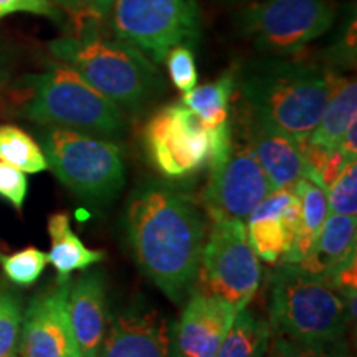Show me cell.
Masks as SVG:
<instances>
[{
  "mask_svg": "<svg viewBox=\"0 0 357 357\" xmlns=\"http://www.w3.org/2000/svg\"><path fill=\"white\" fill-rule=\"evenodd\" d=\"M144 149L151 166L167 178L190 177L208 166V131L184 102H171L144 126Z\"/></svg>",
  "mask_w": 357,
  "mask_h": 357,
  "instance_id": "30bf717a",
  "label": "cell"
},
{
  "mask_svg": "<svg viewBox=\"0 0 357 357\" xmlns=\"http://www.w3.org/2000/svg\"><path fill=\"white\" fill-rule=\"evenodd\" d=\"M124 229L142 273L172 303L184 301L195 284L205 243L197 204L167 182L146 181L129 195Z\"/></svg>",
  "mask_w": 357,
  "mask_h": 357,
  "instance_id": "6da1fadb",
  "label": "cell"
},
{
  "mask_svg": "<svg viewBox=\"0 0 357 357\" xmlns=\"http://www.w3.org/2000/svg\"><path fill=\"white\" fill-rule=\"evenodd\" d=\"M266 357H281V356H278V354H276V352H273V354H270V356H266Z\"/></svg>",
  "mask_w": 357,
  "mask_h": 357,
  "instance_id": "74e56055",
  "label": "cell"
},
{
  "mask_svg": "<svg viewBox=\"0 0 357 357\" xmlns=\"http://www.w3.org/2000/svg\"><path fill=\"white\" fill-rule=\"evenodd\" d=\"M271 337L268 321L243 307L236 312L215 357H266Z\"/></svg>",
  "mask_w": 357,
  "mask_h": 357,
  "instance_id": "603a6c76",
  "label": "cell"
},
{
  "mask_svg": "<svg viewBox=\"0 0 357 357\" xmlns=\"http://www.w3.org/2000/svg\"><path fill=\"white\" fill-rule=\"evenodd\" d=\"M331 58L337 65L351 66L356 61V10L346 12L344 20L339 26V37L331 48Z\"/></svg>",
  "mask_w": 357,
  "mask_h": 357,
  "instance_id": "f546056e",
  "label": "cell"
},
{
  "mask_svg": "<svg viewBox=\"0 0 357 357\" xmlns=\"http://www.w3.org/2000/svg\"><path fill=\"white\" fill-rule=\"evenodd\" d=\"M24 303L22 296L0 281V357H19Z\"/></svg>",
  "mask_w": 357,
  "mask_h": 357,
  "instance_id": "d4e9b609",
  "label": "cell"
},
{
  "mask_svg": "<svg viewBox=\"0 0 357 357\" xmlns=\"http://www.w3.org/2000/svg\"><path fill=\"white\" fill-rule=\"evenodd\" d=\"M245 141L252 147L273 189H294L296 182L305 177L303 139L248 114Z\"/></svg>",
  "mask_w": 357,
  "mask_h": 357,
  "instance_id": "e0dca14e",
  "label": "cell"
},
{
  "mask_svg": "<svg viewBox=\"0 0 357 357\" xmlns=\"http://www.w3.org/2000/svg\"><path fill=\"white\" fill-rule=\"evenodd\" d=\"M164 61L167 65L169 77H171L177 89H181L182 93H187L192 88L197 86V65H195V55L189 45H176V47H172L167 52Z\"/></svg>",
  "mask_w": 357,
  "mask_h": 357,
  "instance_id": "83f0119b",
  "label": "cell"
},
{
  "mask_svg": "<svg viewBox=\"0 0 357 357\" xmlns=\"http://www.w3.org/2000/svg\"><path fill=\"white\" fill-rule=\"evenodd\" d=\"M48 263V253L37 247H26L10 255L0 252V268L15 287H32L37 283Z\"/></svg>",
  "mask_w": 357,
  "mask_h": 357,
  "instance_id": "484cf974",
  "label": "cell"
},
{
  "mask_svg": "<svg viewBox=\"0 0 357 357\" xmlns=\"http://www.w3.org/2000/svg\"><path fill=\"white\" fill-rule=\"evenodd\" d=\"M329 212L339 215H357V160H349L333 185L328 189Z\"/></svg>",
  "mask_w": 357,
  "mask_h": 357,
  "instance_id": "4316f807",
  "label": "cell"
},
{
  "mask_svg": "<svg viewBox=\"0 0 357 357\" xmlns=\"http://www.w3.org/2000/svg\"><path fill=\"white\" fill-rule=\"evenodd\" d=\"M336 83L323 66L284 56H263L236 70L247 113L296 139H307L318 126Z\"/></svg>",
  "mask_w": 357,
  "mask_h": 357,
  "instance_id": "7a4b0ae2",
  "label": "cell"
},
{
  "mask_svg": "<svg viewBox=\"0 0 357 357\" xmlns=\"http://www.w3.org/2000/svg\"><path fill=\"white\" fill-rule=\"evenodd\" d=\"M50 52L126 113H139L166 89L162 75L144 53L121 38L102 37L95 25L55 40Z\"/></svg>",
  "mask_w": 357,
  "mask_h": 357,
  "instance_id": "3957f363",
  "label": "cell"
},
{
  "mask_svg": "<svg viewBox=\"0 0 357 357\" xmlns=\"http://www.w3.org/2000/svg\"><path fill=\"white\" fill-rule=\"evenodd\" d=\"M37 136L48 169L73 194L98 205L119 197L126 185V164L118 142L56 126L38 128Z\"/></svg>",
  "mask_w": 357,
  "mask_h": 357,
  "instance_id": "8992f818",
  "label": "cell"
},
{
  "mask_svg": "<svg viewBox=\"0 0 357 357\" xmlns=\"http://www.w3.org/2000/svg\"><path fill=\"white\" fill-rule=\"evenodd\" d=\"M247 235L257 257L268 265L283 261L301 222V202L294 189H275L248 215Z\"/></svg>",
  "mask_w": 357,
  "mask_h": 357,
  "instance_id": "5bb4252c",
  "label": "cell"
},
{
  "mask_svg": "<svg viewBox=\"0 0 357 357\" xmlns=\"http://www.w3.org/2000/svg\"><path fill=\"white\" fill-rule=\"evenodd\" d=\"M26 194H29V178L25 172L0 160V199L20 212L24 208Z\"/></svg>",
  "mask_w": 357,
  "mask_h": 357,
  "instance_id": "f1b7e54d",
  "label": "cell"
},
{
  "mask_svg": "<svg viewBox=\"0 0 357 357\" xmlns=\"http://www.w3.org/2000/svg\"><path fill=\"white\" fill-rule=\"evenodd\" d=\"M356 116L357 84L354 79H337L318 126L307 136V142L328 151L337 149L346 129L356 121Z\"/></svg>",
  "mask_w": 357,
  "mask_h": 357,
  "instance_id": "44dd1931",
  "label": "cell"
},
{
  "mask_svg": "<svg viewBox=\"0 0 357 357\" xmlns=\"http://www.w3.org/2000/svg\"><path fill=\"white\" fill-rule=\"evenodd\" d=\"M270 324L273 336L305 346L349 351L347 316L341 291L324 276L296 263H281L270 276Z\"/></svg>",
  "mask_w": 357,
  "mask_h": 357,
  "instance_id": "277c9868",
  "label": "cell"
},
{
  "mask_svg": "<svg viewBox=\"0 0 357 357\" xmlns=\"http://www.w3.org/2000/svg\"><path fill=\"white\" fill-rule=\"evenodd\" d=\"M93 13H108L113 0H82Z\"/></svg>",
  "mask_w": 357,
  "mask_h": 357,
  "instance_id": "d590c367",
  "label": "cell"
},
{
  "mask_svg": "<svg viewBox=\"0 0 357 357\" xmlns=\"http://www.w3.org/2000/svg\"><path fill=\"white\" fill-rule=\"evenodd\" d=\"M189 294V301L174 328L177 356L215 357L238 311L222 298L195 288Z\"/></svg>",
  "mask_w": 357,
  "mask_h": 357,
  "instance_id": "9a60e30c",
  "label": "cell"
},
{
  "mask_svg": "<svg viewBox=\"0 0 357 357\" xmlns=\"http://www.w3.org/2000/svg\"><path fill=\"white\" fill-rule=\"evenodd\" d=\"M336 19L333 0H253L238 8L235 26L265 55L288 56L328 33Z\"/></svg>",
  "mask_w": 357,
  "mask_h": 357,
  "instance_id": "52a82bcc",
  "label": "cell"
},
{
  "mask_svg": "<svg viewBox=\"0 0 357 357\" xmlns=\"http://www.w3.org/2000/svg\"><path fill=\"white\" fill-rule=\"evenodd\" d=\"M0 160L25 174H38L48 169L38 142L13 124H0Z\"/></svg>",
  "mask_w": 357,
  "mask_h": 357,
  "instance_id": "cb8c5ba5",
  "label": "cell"
},
{
  "mask_svg": "<svg viewBox=\"0 0 357 357\" xmlns=\"http://www.w3.org/2000/svg\"><path fill=\"white\" fill-rule=\"evenodd\" d=\"M236 86V70H229L215 82L184 93L182 102L205 128L220 126L230 119V101Z\"/></svg>",
  "mask_w": 357,
  "mask_h": 357,
  "instance_id": "7402d4cb",
  "label": "cell"
},
{
  "mask_svg": "<svg viewBox=\"0 0 357 357\" xmlns=\"http://www.w3.org/2000/svg\"><path fill=\"white\" fill-rule=\"evenodd\" d=\"M294 192L301 202V222L293 247L283 263H300L310 255L329 215L328 192L316 182L303 177L294 185Z\"/></svg>",
  "mask_w": 357,
  "mask_h": 357,
  "instance_id": "ffe728a7",
  "label": "cell"
},
{
  "mask_svg": "<svg viewBox=\"0 0 357 357\" xmlns=\"http://www.w3.org/2000/svg\"><path fill=\"white\" fill-rule=\"evenodd\" d=\"M260 280L261 265L245 223L236 218H213L194 288L222 298L240 311L253 300Z\"/></svg>",
  "mask_w": 357,
  "mask_h": 357,
  "instance_id": "9c48e42d",
  "label": "cell"
},
{
  "mask_svg": "<svg viewBox=\"0 0 357 357\" xmlns=\"http://www.w3.org/2000/svg\"><path fill=\"white\" fill-rule=\"evenodd\" d=\"M48 234L52 240L48 261L56 270L58 280H70V275L75 271L88 270L106 258V252L91 250L82 242L71 229L70 215L66 212L53 213L48 218Z\"/></svg>",
  "mask_w": 357,
  "mask_h": 357,
  "instance_id": "d6986e66",
  "label": "cell"
},
{
  "mask_svg": "<svg viewBox=\"0 0 357 357\" xmlns=\"http://www.w3.org/2000/svg\"><path fill=\"white\" fill-rule=\"evenodd\" d=\"M275 344L273 352L281 357H352L351 351H337V349H324V347L305 346L300 342L289 341L287 337L273 336Z\"/></svg>",
  "mask_w": 357,
  "mask_h": 357,
  "instance_id": "4dcf8cb0",
  "label": "cell"
},
{
  "mask_svg": "<svg viewBox=\"0 0 357 357\" xmlns=\"http://www.w3.org/2000/svg\"><path fill=\"white\" fill-rule=\"evenodd\" d=\"M356 240L357 218L329 212L312 252L296 265L333 281L342 268L356 261Z\"/></svg>",
  "mask_w": 357,
  "mask_h": 357,
  "instance_id": "ac0fdd59",
  "label": "cell"
},
{
  "mask_svg": "<svg viewBox=\"0 0 357 357\" xmlns=\"http://www.w3.org/2000/svg\"><path fill=\"white\" fill-rule=\"evenodd\" d=\"M95 357H178L174 328L155 307L137 298L109 316Z\"/></svg>",
  "mask_w": 357,
  "mask_h": 357,
  "instance_id": "4fadbf2b",
  "label": "cell"
},
{
  "mask_svg": "<svg viewBox=\"0 0 357 357\" xmlns=\"http://www.w3.org/2000/svg\"><path fill=\"white\" fill-rule=\"evenodd\" d=\"M217 2L223 3V6H245V3L253 2V0H217Z\"/></svg>",
  "mask_w": 357,
  "mask_h": 357,
  "instance_id": "8d00e7d4",
  "label": "cell"
},
{
  "mask_svg": "<svg viewBox=\"0 0 357 357\" xmlns=\"http://www.w3.org/2000/svg\"><path fill=\"white\" fill-rule=\"evenodd\" d=\"M71 280L30 300L22 321L19 357H83L70 323L68 289Z\"/></svg>",
  "mask_w": 357,
  "mask_h": 357,
  "instance_id": "7c38bea8",
  "label": "cell"
},
{
  "mask_svg": "<svg viewBox=\"0 0 357 357\" xmlns=\"http://www.w3.org/2000/svg\"><path fill=\"white\" fill-rule=\"evenodd\" d=\"M109 24L114 35L164 61L176 45H195L202 32L197 0H113Z\"/></svg>",
  "mask_w": 357,
  "mask_h": 357,
  "instance_id": "ba28073f",
  "label": "cell"
},
{
  "mask_svg": "<svg viewBox=\"0 0 357 357\" xmlns=\"http://www.w3.org/2000/svg\"><path fill=\"white\" fill-rule=\"evenodd\" d=\"M337 149L341 151L346 160H354L357 155V124L356 121L351 123V126L346 129L344 136L339 142Z\"/></svg>",
  "mask_w": 357,
  "mask_h": 357,
  "instance_id": "836d02e7",
  "label": "cell"
},
{
  "mask_svg": "<svg viewBox=\"0 0 357 357\" xmlns=\"http://www.w3.org/2000/svg\"><path fill=\"white\" fill-rule=\"evenodd\" d=\"M22 98L17 113L40 124L75 129L101 137H118L126 129V116L66 63H52L42 73H29L19 82Z\"/></svg>",
  "mask_w": 357,
  "mask_h": 357,
  "instance_id": "5b68a950",
  "label": "cell"
},
{
  "mask_svg": "<svg viewBox=\"0 0 357 357\" xmlns=\"http://www.w3.org/2000/svg\"><path fill=\"white\" fill-rule=\"evenodd\" d=\"M52 2H56L58 6L66 8V10L77 13V15H86V12H91L86 6H84L82 0H52Z\"/></svg>",
  "mask_w": 357,
  "mask_h": 357,
  "instance_id": "e575fe53",
  "label": "cell"
},
{
  "mask_svg": "<svg viewBox=\"0 0 357 357\" xmlns=\"http://www.w3.org/2000/svg\"><path fill=\"white\" fill-rule=\"evenodd\" d=\"M273 189L247 141H235L229 155L211 167L204 204L211 218L245 222Z\"/></svg>",
  "mask_w": 357,
  "mask_h": 357,
  "instance_id": "8fae6325",
  "label": "cell"
},
{
  "mask_svg": "<svg viewBox=\"0 0 357 357\" xmlns=\"http://www.w3.org/2000/svg\"><path fill=\"white\" fill-rule=\"evenodd\" d=\"M70 323L83 357H95L108 326V278L101 268H88L68 289Z\"/></svg>",
  "mask_w": 357,
  "mask_h": 357,
  "instance_id": "2e32d148",
  "label": "cell"
},
{
  "mask_svg": "<svg viewBox=\"0 0 357 357\" xmlns=\"http://www.w3.org/2000/svg\"><path fill=\"white\" fill-rule=\"evenodd\" d=\"M13 52L6 40L0 37V86L7 84L13 71Z\"/></svg>",
  "mask_w": 357,
  "mask_h": 357,
  "instance_id": "d6a6232c",
  "label": "cell"
},
{
  "mask_svg": "<svg viewBox=\"0 0 357 357\" xmlns=\"http://www.w3.org/2000/svg\"><path fill=\"white\" fill-rule=\"evenodd\" d=\"M19 12L35 13L55 20L60 19L58 8L52 0H0V19Z\"/></svg>",
  "mask_w": 357,
  "mask_h": 357,
  "instance_id": "1f68e13d",
  "label": "cell"
}]
</instances>
